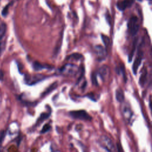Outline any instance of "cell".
I'll return each mask as SVG.
<instances>
[{"instance_id": "1", "label": "cell", "mask_w": 152, "mask_h": 152, "mask_svg": "<svg viewBox=\"0 0 152 152\" xmlns=\"http://www.w3.org/2000/svg\"><path fill=\"white\" fill-rule=\"evenodd\" d=\"M78 67L73 64H67L60 69L61 73L67 76H76L78 73Z\"/></svg>"}, {"instance_id": "2", "label": "cell", "mask_w": 152, "mask_h": 152, "mask_svg": "<svg viewBox=\"0 0 152 152\" xmlns=\"http://www.w3.org/2000/svg\"><path fill=\"white\" fill-rule=\"evenodd\" d=\"M70 116L75 119L84 120V121H91L92 117L88 114L86 110H73L70 112Z\"/></svg>"}, {"instance_id": "3", "label": "cell", "mask_w": 152, "mask_h": 152, "mask_svg": "<svg viewBox=\"0 0 152 152\" xmlns=\"http://www.w3.org/2000/svg\"><path fill=\"white\" fill-rule=\"evenodd\" d=\"M128 28H129L130 33L132 36H134L139 30V25L138 23V18L136 16H133L130 18L128 23Z\"/></svg>"}, {"instance_id": "4", "label": "cell", "mask_w": 152, "mask_h": 152, "mask_svg": "<svg viewBox=\"0 0 152 152\" xmlns=\"http://www.w3.org/2000/svg\"><path fill=\"white\" fill-rule=\"evenodd\" d=\"M100 141L103 148H105L108 152H117L112 141L107 136H102L100 139Z\"/></svg>"}, {"instance_id": "5", "label": "cell", "mask_w": 152, "mask_h": 152, "mask_svg": "<svg viewBox=\"0 0 152 152\" xmlns=\"http://www.w3.org/2000/svg\"><path fill=\"white\" fill-rule=\"evenodd\" d=\"M46 77L41 74H36L35 76H26V83L29 85H32L38 82H41Z\"/></svg>"}, {"instance_id": "6", "label": "cell", "mask_w": 152, "mask_h": 152, "mask_svg": "<svg viewBox=\"0 0 152 152\" xmlns=\"http://www.w3.org/2000/svg\"><path fill=\"white\" fill-rule=\"evenodd\" d=\"M122 112L124 119L128 122H130L133 116V112L128 104H124L122 106Z\"/></svg>"}, {"instance_id": "7", "label": "cell", "mask_w": 152, "mask_h": 152, "mask_svg": "<svg viewBox=\"0 0 152 152\" xmlns=\"http://www.w3.org/2000/svg\"><path fill=\"white\" fill-rule=\"evenodd\" d=\"M95 52L96 54L98 60L100 61L105 60L107 56V52L105 48L101 45H96L94 48Z\"/></svg>"}, {"instance_id": "8", "label": "cell", "mask_w": 152, "mask_h": 152, "mask_svg": "<svg viewBox=\"0 0 152 152\" xmlns=\"http://www.w3.org/2000/svg\"><path fill=\"white\" fill-rule=\"evenodd\" d=\"M98 74L100 77L103 81H106L109 78V74H110V70L109 67L106 66L104 65L102 66L98 70Z\"/></svg>"}, {"instance_id": "9", "label": "cell", "mask_w": 152, "mask_h": 152, "mask_svg": "<svg viewBox=\"0 0 152 152\" xmlns=\"http://www.w3.org/2000/svg\"><path fill=\"white\" fill-rule=\"evenodd\" d=\"M143 53L142 52H139L137 57H136V58L134 60L133 66V71L135 75L137 74V70L141 64V61H142V58H143Z\"/></svg>"}, {"instance_id": "10", "label": "cell", "mask_w": 152, "mask_h": 152, "mask_svg": "<svg viewBox=\"0 0 152 152\" xmlns=\"http://www.w3.org/2000/svg\"><path fill=\"white\" fill-rule=\"evenodd\" d=\"M135 0H123L117 3V8L121 11H124L128 7H130L134 3Z\"/></svg>"}, {"instance_id": "11", "label": "cell", "mask_w": 152, "mask_h": 152, "mask_svg": "<svg viewBox=\"0 0 152 152\" xmlns=\"http://www.w3.org/2000/svg\"><path fill=\"white\" fill-rule=\"evenodd\" d=\"M115 97H116V99L118 102L120 103H123L124 101V93L123 90L120 89V88H118L116 90L115 92Z\"/></svg>"}, {"instance_id": "12", "label": "cell", "mask_w": 152, "mask_h": 152, "mask_svg": "<svg viewBox=\"0 0 152 152\" xmlns=\"http://www.w3.org/2000/svg\"><path fill=\"white\" fill-rule=\"evenodd\" d=\"M147 71L146 68H145L141 73L139 79V84H140L141 86H143L146 84L147 82Z\"/></svg>"}, {"instance_id": "13", "label": "cell", "mask_w": 152, "mask_h": 152, "mask_svg": "<svg viewBox=\"0 0 152 152\" xmlns=\"http://www.w3.org/2000/svg\"><path fill=\"white\" fill-rule=\"evenodd\" d=\"M58 86V82H55L54 83H52V84H51L47 88V89L43 92L42 94V97H45V96H46L47 94H50L51 92L54 91L56 88Z\"/></svg>"}, {"instance_id": "14", "label": "cell", "mask_w": 152, "mask_h": 152, "mask_svg": "<svg viewBox=\"0 0 152 152\" xmlns=\"http://www.w3.org/2000/svg\"><path fill=\"white\" fill-rule=\"evenodd\" d=\"M33 67L34 68V70L35 71H40V70H42L43 69H48L50 68H51L50 66H45V65H43L42 64H41L39 62H35L33 64Z\"/></svg>"}, {"instance_id": "15", "label": "cell", "mask_w": 152, "mask_h": 152, "mask_svg": "<svg viewBox=\"0 0 152 152\" xmlns=\"http://www.w3.org/2000/svg\"><path fill=\"white\" fill-rule=\"evenodd\" d=\"M7 31V26L5 23L0 24V42L3 41V39Z\"/></svg>"}, {"instance_id": "16", "label": "cell", "mask_w": 152, "mask_h": 152, "mask_svg": "<svg viewBox=\"0 0 152 152\" xmlns=\"http://www.w3.org/2000/svg\"><path fill=\"white\" fill-rule=\"evenodd\" d=\"M50 114H51V112H50V113H48V112L42 113L41 115V116H40V118H39V119L37 120V123L38 124L42 123L44 121H45V120H46V119H48V118L50 117Z\"/></svg>"}, {"instance_id": "17", "label": "cell", "mask_w": 152, "mask_h": 152, "mask_svg": "<svg viewBox=\"0 0 152 152\" xmlns=\"http://www.w3.org/2000/svg\"><path fill=\"white\" fill-rule=\"evenodd\" d=\"M137 40H135V41H134L133 42V48L129 54V62H131L132 60H133V56L134 55V52H135V49H136V46H137Z\"/></svg>"}, {"instance_id": "18", "label": "cell", "mask_w": 152, "mask_h": 152, "mask_svg": "<svg viewBox=\"0 0 152 152\" xmlns=\"http://www.w3.org/2000/svg\"><path fill=\"white\" fill-rule=\"evenodd\" d=\"M83 57V56L81 55V54H80L78 53H75V54H72L71 55H70L68 59L70 60V59H73V60H80Z\"/></svg>"}, {"instance_id": "19", "label": "cell", "mask_w": 152, "mask_h": 152, "mask_svg": "<svg viewBox=\"0 0 152 152\" xmlns=\"http://www.w3.org/2000/svg\"><path fill=\"white\" fill-rule=\"evenodd\" d=\"M101 37H102V41H103L104 45H105L106 48H108V46L109 45V44H110V39H109V37L107 36L106 35H102Z\"/></svg>"}, {"instance_id": "20", "label": "cell", "mask_w": 152, "mask_h": 152, "mask_svg": "<svg viewBox=\"0 0 152 152\" xmlns=\"http://www.w3.org/2000/svg\"><path fill=\"white\" fill-rule=\"evenodd\" d=\"M92 83L95 86H98V82L97 80V73H93L92 75Z\"/></svg>"}, {"instance_id": "21", "label": "cell", "mask_w": 152, "mask_h": 152, "mask_svg": "<svg viewBox=\"0 0 152 152\" xmlns=\"http://www.w3.org/2000/svg\"><path fill=\"white\" fill-rule=\"evenodd\" d=\"M5 135H6V133L4 130H2L1 132H0V146L2 145V143L4 141Z\"/></svg>"}, {"instance_id": "22", "label": "cell", "mask_w": 152, "mask_h": 152, "mask_svg": "<svg viewBox=\"0 0 152 152\" xmlns=\"http://www.w3.org/2000/svg\"><path fill=\"white\" fill-rule=\"evenodd\" d=\"M50 129H51V126L49 124H45L43 127L41 133H46L48 131H49L50 130Z\"/></svg>"}, {"instance_id": "23", "label": "cell", "mask_w": 152, "mask_h": 152, "mask_svg": "<svg viewBox=\"0 0 152 152\" xmlns=\"http://www.w3.org/2000/svg\"><path fill=\"white\" fill-rule=\"evenodd\" d=\"M9 7H10V4H8L7 5H6L4 8V9L2 11V15L3 16L5 17L6 15L8 14V12H9Z\"/></svg>"}, {"instance_id": "24", "label": "cell", "mask_w": 152, "mask_h": 152, "mask_svg": "<svg viewBox=\"0 0 152 152\" xmlns=\"http://www.w3.org/2000/svg\"><path fill=\"white\" fill-rule=\"evenodd\" d=\"M120 69H121V71L122 73H123V77H124V80H125V81L126 82V76H125V67H124V65H123V64L121 65V67H120Z\"/></svg>"}, {"instance_id": "25", "label": "cell", "mask_w": 152, "mask_h": 152, "mask_svg": "<svg viewBox=\"0 0 152 152\" xmlns=\"http://www.w3.org/2000/svg\"><path fill=\"white\" fill-rule=\"evenodd\" d=\"M5 48V42L2 41L0 42V56H1L2 52H3Z\"/></svg>"}, {"instance_id": "26", "label": "cell", "mask_w": 152, "mask_h": 152, "mask_svg": "<svg viewBox=\"0 0 152 152\" xmlns=\"http://www.w3.org/2000/svg\"><path fill=\"white\" fill-rule=\"evenodd\" d=\"M3 76H4L3 73L1 71H0V80H1L2 79H3Z\"/></svg>"}, {"instance_id": "27", "label": "cell", "mask_w": 152, "mask_h": 152, "mask_svg": "<svg viewBox=\"0 0 152 152\" xmlns=\"http://www.w3.org/2000/svg\"><path fill=\"white\" fill-rule=\"evenodd\" d=\"M149 1H151V0H149Z\"/></svg>"}, {"instance_id": "28", "label": "cell", "mask_w": 152, "mask_h": 152, "mask_svg": "<svg viewBox=\"0 0 152 152\" xmlns=\"http://www.w3.org/2000/svg\"><path fill=\"white\" fill-rule=\"evenodd\" d=\"M139 1H141V0H139Z\"/></svg>"}]
</instances>
